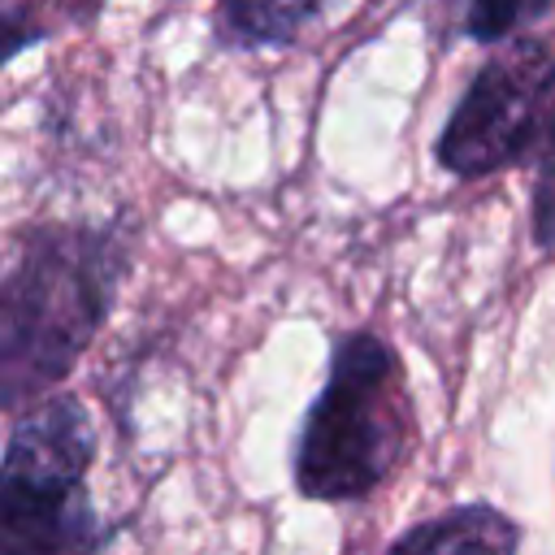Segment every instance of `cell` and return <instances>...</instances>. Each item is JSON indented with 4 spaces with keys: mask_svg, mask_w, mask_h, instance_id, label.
I'll use <instances>...</instances> for the list:
<instances>
[{
    "mask_svg": "<svg viewBox=\"0 0 555 555\" xmlns=\"http://www.w3.org/2000/svg\"><path fill=\"white\" fill-rule=\"evenodd\" d=\"M139 225L117 217L30 221L0 282V408L17 416L78 369L134 269Z\"/></svg>",
    "mask_w": 555,
    "mask_h": 555,
    "instance_id": "obj_1",
    "label": "cell"
},
{
    "mask_svg": "<svg viewBox=\"0 0 555 555\" xmlns=\"http://www.w3.org/2000/svg\"><path fill=\"white\" fill-rule=\"evenodd\" d=\"M416 408L403 356L377 330L330 338L325 382L291 442V481L308 503H364L412 455Z\"/></svg>",
    "mask_w": 555,
    "mask_h": 555,
    "instance_id": "obj_2",
    "label": "cell"
},
{
    "mask_svg": "<svg viewBox=\"0 0 555 555\" xmlns=\"http://www.w3.org/2000/svg\"><path fill=\"white\" fill-rule=\"evenodd\" d=\"M108 0H0V35H4V61H17L26 48L91 30Z\"/></svg>",
    "mask_w": 555,
    "mask_h": 555,
    "instance_id": "obj_7",
    "label": "cell"
},
{
    "mask_svg": "<svg viewBox=\"0 0 555 555\" xmlns=\"http://www.w3.org/2000/svg\"><path fill=\"white\" fill-rule=\"evenodd\" d=\"M533 186H529V238L542 251H555V69L542 91V113H538V134L529 152Z\"/></svg>",
    "mask_w": 555,
    "mask_h": 555,
    "instance_id": "obj_9",
    "label": "cell"
},
{
    "mask_svg": "<svg viewBox=\"0 0 555 555\" xmlns=\"http://www.w3.org/2000/svg\"><path fill=\"white\" fill-rule=\"evenodd\" d=\"M334 0H217L208 30L217 52H264L299 43Z\"/></svg>",
    "mask_w": 555,
    "mask_h": 555,
    "instance_id": "obj_5",
    "label": "cell"
},
{
    "mask_svg": "<svg viewBox=\"0 0 555 555\" xmlns=\"http://www.w3.org/2000/svg\"><path fill=\"white\" fill-rule=\"evenodd\" d=\"M555 69V48L542 35H516L490 52L434 139V160L460 182H481L503 169L529 165L542 91Z\"/></svg>",
    "mask_w": 555,
    "mask_h": 555,
    "instance_id": "obj_4",
    "label": "cell"
},
{
    "mask_svg": "<svg viewBox=\"0 0 555 555\" xmlns=\"http://www.w3.org/2000/svg\"><path fill=\"white\" fill-rule=\"evenodd\" d=\"M525 533L520 525L499 512L494 503H455L429 520H416L408 525L403 533L390 538V551H434V555H447V551H499V555H512L520 551Z\"/></svg>",
    "mask_w": 555,
    "mask_h": 555,
    "instance_id": "obj_6",
    "label": "cell"
},
{
    "mask_svg": "<svg viewBox=\"0 0 555 555\" xmlns=\"http://www.w3.org/2000/svg\"><path fill=\"white\" fill-rule=\"evenodd\" d=\"M95 421L69 390L9 416L0 460V551L4 555H87L117 538L87 490L95 464Z\"/></svg>",
    "mask_w": 555,
    "mask_h": 555,
    "instance_id": "obj_3",
    "label": "cell"
},
{
    "mask_svg": "<svg viewBox=\"0 0 555 555\" xmlns=\"http://www.w3.org/2000/svg\"><path fill=\"white\" fill-rule=\"evenodd\" d=\"M451 9L455 39L499 48L555 13V0H442Z\"/></svg>",
    "mask_w": 555,
    "mask_h": 555,
    "instance_id": "obj_8",
    "label": "cell"
}]
</instances>
